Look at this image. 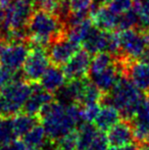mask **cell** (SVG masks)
<instances>
[{"instance_id":"23","label":"cell","mask_w":149,"mask_h":150,"mask_svg":"<svg viewBox=\"0 0 149 150\" xmlns=\"http://www.w3.org/2000/svg\"><path fill=\"white\" fill-rule=\"evenodd\" d=\"M117 61V55L112 54L109 52H98L95 54L93 59L91 60V65H90L89 69V76L95 75V74H99L101 71H105L114 62Z\"/></svg>"},{"instance_id":"5","label":"cell","mask_w":149,"mask_h":150,"mask_svg":"<svg viewBox=\"0 0 149 150\" xmlns=\"http://www.w3.org/2000/svg\"><path fill=\"white\" fill-rule=\"evenodd\" d=\"M32 92V83L24 78H16L0 91V115H12L23 110Z\"/></svg>"},{"instance_id":"36","label":"cell","mask_w":149,"mask_h":150,"mask_svg":"<svg viewBox=\"0 0 149 150\" xmlns=\"http://www.w3.org/2000/svg\"><path fill=\"white\" fill-rule=\"evenodd\" d=\"M96 5H102V4H106L110 1V0H94Z\"/></svg>"},{"instance_id":"15","label":"cell","mask_w":149,"mask_h":150,"mask_svg":"<svg viewBox=\"0 0 149 150\" xmlns=\"http://www.w3.org/2000/svg\"><path fill=\"white\" fill-rule=\"evenodd\" d=\"M107 141L112 146H123V145L136 143L134 133L129 120H121L117 124L107 131Z\"/></svg>"},{"instance_id":"19","label":"cell","mask_w":149,"mask_h":150,"mask_svg":"<svg viewBox=\"0 0 149 150\" xmlns=\"http://www.w3.org/2000/svg\"><path fill=\"white\" fill-rule=\"evenodd\" d=\"M12 120H13V128L16 137H24L40 122L37 115H29L24 111L12 115Z\"/></svg>"},{"instance_id":"11","label":"cell","mask_w":149,"mask_h":150,"mask_svg":"<svg viewBox=\"0 0 149 150\" xmlns=\"http://www.w3.org/2000/svg\"><path fill=\"white\" fill-rule=\"evenodd\" d=\"M124 76L128 77L144 94L149 95V63L139 59L124 60Z\"/></svg>"},{"instance_id":"24","label":"cell","mask_w":149,"mask_h":150,"mask_svg":"<svg viewBox=\"0 0 149 150\" xmlns=\"http://www.w3.org/2000/svg\"><path fill=\"white\" fill-rule=\"evenodd\" d=\"M16 138L12 117L0 115V147H3Z\"/></svg>"},{"instance_id":"3","label":"cell","mask_w":149,"mask_h":150,"mask_svg":"<svg viewBox=\"0 0 149 150\" xmlns=\"http://www.w3.org/2000/svg\"><path fill=\"white\" fill-rule=\"evenodd\" d=\"M145 96L146 94L136 87L129 78L121 76L114 87L104 94L101 103L112 105L119 111L121 119L130 120Z\"/></svg>"},{"instance_id":"28","label":"cell","mask_w":149,"mask_h":150,"mask_svg":"<svg viewBox=\"0 0 149 150\" xmlns=\"http://www.w3.org/2000/svg\"><path fill=\"white\" fill-rule=\"evenodd\" d=\"M106 4L114 13L121 16L131 8H133L134 4H135V0H110Z\"/></svg>"},{"instance_id":"25","label":"cell","mask_w":149,"mask_h":150,"mask_svg":"<svg viewBox=\"0 0 149 150\" xmlns=\"http://www.w3.org/2000/svg\"><path fill=\"white\" fill-rule=\"evenodd\" d=\"M52 146L54 150H78L77 130L56 139L52 142Z\"/></svg>"},{"instance_id":"31","label":"cell","mask_w":149,"mask_h":150,"mask_svg":"<svg viewBox=\"0 0 149 150\" xmlns=\"http://www.w3.org/2000/svg\"><path fill=\"white\" fill-rule=\"evenodd\" d=\"M107 137L104 135L102 131L98 130V133L96 134L93 142L91 143L88 150H106L107 149Z\"/></svg>"},{"instance_id":"38","label":"cell","mask_w":149,"mask_h":150,"mask_svg":"<svg viewBox=\"0 0 149 150\" xmlns=\"http://www.w3.org/2000/svg\"><path fill=\"white\" fill-rule=\"evenodd\" d=\"M2 43H3V42H1V43H0V51H1V47H2ZM0 64H1V62H0Z\"/></svg>"},{"instance_id":"6","label":"cell","mask_w":149,"mask_h":150,"mask_svg":"<svg viewBox=\"0 0 149 150\" xmlns=\"http://www.w3.org/2000/svg\"><path fill=\"white\" fill-rule=\"evenodd\" d=\"M119 40V56L129 60L139 59L145 49L148 47V42L141 28H132L117 31Z\"/></svg>"},{"instance_id":"39","label":"cell","mask_w":149,"mask_h":150,"mask_svg":"<svg viewBox=\"0 0 149 150\" xmlns=\"http://www.w3.org/2000/svg\"><path fill=\"white\" fill-rule=\"evenodd\" d=\"M62 1H64H64H66V0H62Z\"/></svg>"},{"instance_id":"27","label":"cell","mask_w":149,"mask_h":150,"mask_svg":"<svg viewBox=\"0 0 149 150\" xmlns=\"http://www.w3.org/2000/svg\"><path fill=\"white\" fill-rule=\"evenodd\" d=\"M135 6L139 14V27L149 28V0H135Z\"/></svg>"},{"instance_id":"8","label":"cell","mask_w":149,"mask_h":150,"mask_svg":"<svg viewBox=\"0 0 149 150\" xmlns=\"http://www.w3.org/2000/svg\"><path fill=\"white\" fill-rule=\"evenodd\" d=\"M49 65L50 60L46 48L33 45L23 65V78L30 83H38Z\"/></svg>"},{"instance_id":"40","label":"cell","mask_w":149,"mask_h":150,"mask_svg":"<svg viewBox=\"0 0 149 150\" xmlns=\"http://www.w3.org/2000/svg\"><path fill=\"white\" fill-rule=\"evenodd\" d=\"M0 150H1V148H0Z\"/></svg>"},{"instance_id":"7","label":"cell","mask_w":149,"mask_h":150,"mask_svg":"<svg viewBox=\"0 0 149 150\" xmlns=\"http://www.w3.org/2000/svg\"><path fill=\"white\" fill-rule=\"evenodd\" d=\"M31 44L27 40L7 41L2 43L0 62L11 71L18 73L30 52Z\"/></svg>"},{"instance_id":"2","label":"cell","mask_w":149,"mask_h":150,"mask_svg":"<svg viewBox=\"0 0 149 150\" xmlns=\"http://www.w3.org/2000/svg\"><path fill=\"white\" fill-rule=\"evenodd\" d=\"M64 36H66V28L60 16L43 10L33 11L27 26V38L31 45L46 48Z\"/></svg>"},{"instance_id":"18","label":"cell","mask_w":149,"mask_h":150,"mask_svg":"<svg viewBox=\"0 0 149 150\" xmlns=\"http://www.w3.org/2000/svg\"><path fill=\"white\" fill-rule=\"evenodd\" d=\"M24 141L28 146L44 150H46L48 146L52 145V141L48 138L43 126L40 124L36 125L32 130H30L25 135Z\"/></svg>"},{"instance_id":"37","label":"cell","mask_w":149,"mask_h":150,"mask_svg":"<svg viewBox=\"0 0 149 150\" xmlns=\"http://www.w3.org/2000/svg\"><path fill=\"white\" fill-rule=\"evenodd\" d=\"M1 42H3V40H2V35H1V33H0V43Z\"/></svg>"},{"instance_id":"12","label":"cell","mask_w":149,"mask_h":150,"mask_svg":"<svg viewBox=\"0 0 149 150\" xmlns=\"http://www.w3.org/2000/svg\"><path fill=\"white\" fill-rule=\"evenodd\" d=\"M137 144L149 142V95H146L134 117L129 120Z\"/></svg>"},{"instance_id":"29","label":"cell","mask_w":149,"mask_h":150,"mask_svg":"<svg viewBox=\"0 0 149 150\" xmlns=\"http://www.w3.org/2000/svg\"><path fill=\"white\" fill-rule=\"evenodd\" d=\"M100 110L99 103H92L81 106V115L83 122H93Z\"/></svg>"},{"instance_id":"10","label":"cell","mask_w":149,"mask_h":150,"mask_svg":"<svg viewBox=\"0 0 149 150\" xmlns=\"http://www.w3.org/2000/svg\"><path fill=\"white\" fill-rule=\"evenodd\" d=\"M91 55L86 49H80L64 64V71L68 81L83 79L89 76V69L91 65Z\"/></svg>"},{"instance_id":"26","label":"cell","mask_w":149,"mask_h":150,"mask_svg":"<svg viewBox=\"0 0 149 150\" xmlns=\"http://www.w3.org/2000/svg\"><path fill=\"white\" fill-rule=\"evenodd\" d=\"M94 0H66L68 11L74 13H88Z\"/></svg>"},{"instance_id":"14","label":"cell","mask_w":149,"mask_h":150,"mask_svg":"<svg viewBox=\"0 0 149 150\" xmlns=\"http://www.w3.org/2000/svg\"><path fill=\"white\" fill-rule=\"evenodd\" d=\"M94 27L104 31H115L119 29V16L112 11L107 4L97 5L90 14Z\"/></svg>"},{"instance_id":"20","label":"cell","mask_w":149,"mask_h":150,"mask_svg":"<svg viewBox=\"0 0 149 150\" xmlns=\"http://www.w3.org/2000/svg\"><path fill=\"white\" fill-rule=\"evenodd\" d=\"M93 27L94 25L92 24L91 18H86L81 22L76 23L72 26H68L66 28V37L81 45Z\"/></svg>"},{"instance_id":"35","label":"cell","mask_w":149,"mask_h":150,"mask_svg":"<svg viewBox=\"0 0 149 150\" xmlns=\"http://www.w3.org/2000/svg\"><path fill=\"white\" fill-rule=\"evenodd\" d=\"M138 150H149V142H143L138 144Z\"/></svg>"},{"instance_id":"21","label":"cell","mask_w":149,"mask_h":150,"mask_svg":"<svg viewBox=\"0 0 149 150\" xmlns=\"http://www.w3.org/2000/svg\"><path fill=\"white\" fill-rule=\"evenodd\" d=\"M35 9L56 14L60 16L64 22L68 13V6L62 0H34V10Z\"/></svg>"},{"instance_id":"4","label":"cell","mask_w":149,"mask_h":150,"mask_svg":"<svg viewBox=\"0 0 149 150\" xmlns=\"http://www.w3.org/2000/svg\"><path fill=\"white\" fill-rule=\"evenodd\" d=\"M34 11V0H9L0 28L3 42L27 40V26Z\"/></svg>"},{"instance_id":"9","label":"cell","mask_w":149,"mask_h":150,"mask_svg":"<svg viewBox=\"0 0 149 150\" xmlns=\"http://www.w3.org/2000/svg\"><path fill=\"white\" fill-rule=\"evenodd\" d=\"M47 54L50 63L57 67H64L68 60L80 50V44L68 39L66 36L54 41L47 48Z\"/></svg>"},{"instance_id":"33","label":"cell","mask_w":149,"mask_h":150,"mask_svg":"<svg viewBox=\"0 0 149 150\" xmlns=\"http://www.w3.org/2000/svg\"><path fill=\"white\" fill-rule=\"evenodd\" d=\"M106 150H138V144L131 143V144L123 145V146H112Z\"/></svg>"},{"instance_id":"34","label":"cell","mask_w":149,"mask_h":150,"mask_svg":"<svg viewBox=\"0 0 149 150\" xmlns=\"http://www.w3.org/2000/svg\"><path fill=\"white\" fill-rule=\"evenodd\" d=\"M4 18H5V7L0 1V28H1L2 24L4 22Z\"/></svg>"},{"instance_id":"30","label":"cell","mask_w":149,"mask_h":150,"mask_svg":"<svg viewBox=\"0 0 149 150\" xmlns=\"http://www.w3.org/2000/svg\"><path fill=\"white\" fill-rule=\"evenodd\" d=\"M16 78H18V73L11 71L2 64L0 65V91L9 83H11L13 80H16Z\"/></svg>"},{"instance_id":"13","label":"cell","mask_w":149,"mask_h":150,"mask_svg":"<svg viewBox=\"0 0 149 150\" xmlns=\"http://www.w3.org/2000/svg\"><path fill=\"white\" fill-rule=\"evenodd\" d=\"M53 100L54 96L52 93L46 91L40 84L32 83V92L27 99L22 111L38 117L42 107Z\"/></svg>"},{"instance_id":"17","label":"cell","mask_w":149,"mask_h":150,"mask_svg":"<svg viewBox=\"0 0 149 150\" xmlns=\"http://www.w3.org/2000/svg\"><path fill=\"white\" fill-rule=\"evenodd\" d=\"M121 115L115 107L109 104H104L100 107L97 117L94 120V126L102 132H107L112 127L121 120Z\"/></svg>"},{"instance_id":"32","label":"cell","mask_w":149,"mask_h":150,"mask_svg":"<svg viewBox=\"0 0 149 150\" xmlns=\"http://www.w3.org/2000/svg\"><path fill=\"white\" fill-rule=\"evenodd\" d=\"M1 150H28V145L25 143V141L14 139L7 145L1 147Z\"/></svg>"},{"instance_id":"1","label":"cell","mask_w":149,"mask_h":150,"mask_svg":"<svg viewBox=\"0 0 149 150\" xmlns=\"http://www.w3.org/2000/svg\"><path fill=\"white\" fill-rule=\"evenodd\" d=\"M38 117L52 142L77 130L83 122L80 105L54 100L42 107Z\"/></svg>"},{"instance_id":"22","label":"cell","mask_w":149,"mask_h":150,"mask_svg":"<svg viewBox=\"0 0 149 150\" xmlns=\"http://www.w3.org/2000/svg\"><path fill=\"white\" fill-rule=\"evenodd\" d=\"M98 129L92 125V122H82L77 128L78 150H88L93 142Z\"/></svg>"},{"instance_id":"16","label":"cell","mask_w":149,"mask_h":150,"mask_svg":"<svg viewBox=\"0 0 149 150\" xmlns=\"http://www.w3.org/2000/svg\"><path fill=\"white\" fill-rule=\"evenodd\" d=\"M66 78L64 71L57 65H49L46 71L40 79V85L46 91L55 94L64 84L66 83Z\"/></svg>"}]
</instances>
